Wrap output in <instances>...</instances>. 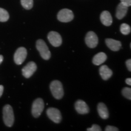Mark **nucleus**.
<instances>
[{"instance_id":"nucleus-1","label":"nucleus","mask_w":131,"mask_h":131,"mask_svg":"<svg viewBox=\"0 0 131 131\" xmlns=\"http://www.w3.org/2000/svg\"><path fill=\"white\" fill-rule=\"evenodd\" d=\"M3 121L6 126L8 127H12L14 123L15 117L14 111L12 106L9 104H6L3 109Z\"/></svg>"},{"instance_id":"nucleus-2","label":"nucleus","mask_w":131,"mask_h":131,"mask_svg":"<svg viewBox=\"0 0 131 131\" xmlns=\"http://www.w3.org/2000/svg\"><path fill=\"white\" fill-rule=\"evenodd\" d=\"M50 89L53 97L60 100L64 95V89L62 83L58 80H54L50 84Z\"/></svg>"},{"instance_id":"nucleus-3","label":"nucleus","mask_w":131,"mask_h":131,"mask_svg":"<svg viewBox=\"0 0 131 131\" xmlns=\"http://www.w3.org/2000/svg\"><path fill=\"white\" fill-rule=\"evenodd\" d=\"M36 47L40 52L41 57L44 60H48L50 59L51 57V53L45 41L42 40H37L36 42Z\"/></svg>"},{"instance_id":"nucleus-4","label":"nucleus","mask_w":131,"mask_h":131,"mask_svg":"<svg viewBox=\"0 0 131 131\" xmlns=\"http://www.w3.org/2000/svg\"><path fill=\"white\" fill-rule=\"evenodd\" d=\"M45 108V103L42 99L40 98H37L34 101L32 106V114L35 118H38L40 116Z\"/></svg>"},{"instance_id":"nucleus-5","label":"nucleus","mask_w":131,"mask_h":131,"mask_svg":"<svg viewBox=\"0 0 131 131\" xmlns=\"http://www.w3.org/2000/svg\"><path fill=\"white\" fill-rule=\"evenodd\" d=\"M74 18L72 11L68 9H62L57 15V18L63 23H68L71 21Z\"/></svg>"},{"instance_id":"nucleus-6","label":"nucleus","mask_w":131,"mask_h":131,"mask_svg":"<svg viewBox=\"0 0 131 131\" xmlns=\"http://www.w3.org/2000/svg\"><path fill=\"white\" fill-rule=\"evenodd\" d=\"M27 52L25 47H19L14 54V61L17 65H21L25 61Z\"/></svg>"},{"instance_id":"nucleus-7","label":"nucleus","mask_w":131,"mask_h":131,"mask_svg":"<svg viewBox=\"0 0 131 131\" xmlns=\"http://www.w3.org/2000/svg\"><path fill=\"white\" fill-rule=\"evenodd\" d=\"M47 115L52 122L55 123H60L62 119L61 114L60 111L57 108L50 107L46 111Z\"/></svg>"},{"instance_id":"nucleus-8","label":"nucleus","mask_w":131,"mask_h":131,"mask_svg":"<svg viewBox=\"0 0 131 131\" xmlns=\"http://www.w3.org/2000/svg\"><path fill=\"white\" fill-rule=\"evenodd\" d=\"M85 42L90 48H95L98 44V38L95 33L92 31H89L86 34Z\"/></svg>"},{"instance_id":"nucleus-9","label":"nucleus","mask_w":131,"mask_h":131,"mask_svg":"<svg viewBox=\"0 0 131 131\" xmlns=\"http://www.w3.org/2000/svg\"><path fill=\"white\" fill-rule=\"evenodd\" d=\"M37 69V66L34 61L29 62L22 69L23 75L26 78H29L32 76Z\"/></svg>"},{"instance_id":"nucleus-10","label":"nucleus","mask_w":131,"mask_h":131,"mask_svg":"<svg viewBox=\"0 0 131 131\" xmlns=\"http://www.w3.org/2000/svg\"><path fill=\"white\" fill-rule=\"evenodd\" d=\"M47 38L49 42L54 47H59L61 45L62 38L58 32L51 31L49 33Z\"/></svg>"},{"instance_id":"nucleus-11","label":"nucleus","mask_w":131,"mask_h":131,"mask_svg":"<svg viewBox=\"0 0 131 131\" xmlns=\"http://www.w3.org/2000/svg\"><path fill=\"white\" fill-rule=\"evenodd\" d=\"M75 108L77 112L80 114H87L90 111L88 104L81 100H78L75 102Z\"/></svg>"},{"instance_id":"nucleus-12","label":"nucleus","mask_w":131,"mask_h":131,"mask_svg":"<svg viewBox=\"0 0 131 131\" xmlns=\"http://www.w3.org/2000/svg\"><path fill=\"white\" fill-rule=\"evenodd\" d=\"M106 44L107 46L112 51H118L122 47V43L119 41L114 39L107 38L106 40Z\"/></svg>"},{"instance_id":"nucleus-13","label":"nucleus","mask_w":131,"mask_h":131,"mask_svg":"<svg viewBox=\"0 0 131 131\" xmlns=\"http://www.w3.org/2000/svg\"><path fill=\"white\" fill-rule=\"evenodd\" d=\"M99 72L102 79L104 80L109 79L113 74L112 70L108 68L107 66L106 65L101 66L99 69Z\"/></svg>"},{"instance_id":"nucleus-14","label":"nucleus","mask_w":131,"mask_h":131,"mask_svg":"<svg viewBox=\"0 0 131 131\" xmlns=\"http://www.w3.org/2000/svg\"><path fill=\"white\" fill-rule=\"evenodd\" d=\"M127 6L120 3L118 5L117 10H116V17L118 19H122L126 15L127 10H128Z\"/></svg>"},{"instance_id":"nucleus-15","label":"nucleus","mask_w":131,"mask_h":131,"mask_svg":"<svg viewBox=\"0 0 131 131\" xmlns=\"http://www.w3.org/2000/svg\"><path fill=\"white\" fill-rule=\"evenodd\" d=\"M100 20L103 25L110 26L112 23V17L111 14L107 10H104L101 14Z\"/></svg>"},{"instance_id":"nucleus-16","label":"nucleus","mask_w":131,"mask_h":131,"mask_svg":"<svg viewBox=\"0 0 131 131\" xmlns=\"http://www.w3.org/2000/svg\"><path fill=\"white\" fill-rule=\"evenodd\" d=\"M97 110L100 117L103 119H107L109 117V111H108L107 106L103 103H98L97 106Z\"/></svg>"},{"instance_id":"nucleus-17","label":"nucleus","mask_w":131,"mask_h":131,"mask_svg":"<svg viewBox=\"0 0 131 131\" xmlns=\"http://www.w3.org/2000/svg\"><path fill=\"white\" fill-rule=\"evenodd\" d=\"M107 60V55L104 52H100L94 57L92 60V63L96 66L102 64Z\"/></svg>"},{"instance_id":"nucleus-18","label":"nucleus","mask_w":131,"mask_h":131,"mask_svg":"<svg viewBox=\"0 0 131 131\" xmlns=\"http://www.w3.org/2000/svg\"><path fill=\"white\" fill-rule=\"evenodd\" d=\"M9 19V14L6 10L0 7V22H6Z\"/></svg>"},{"instance_id":"nucleus-19","label":"nucleus","mask_w":131,"mask_h":131,"mask_svg":"<svg viewBox=\"0 0 131 131\" xmlns=\"http://www.w3.org/2000/svg\"><path fill=\"white\" fill-rule=\"evenodd\" d=\"M21 4L25 9L30 10L34 6L33 0H21Z\"/></svg>"},{"instance_id":"nucleus-20","label":"nucleus","mask_w":131,"mask_h":131,"mask_svg":"<svg viewBox=\"0 0 131 131\" xmlns=\"http://www.w3.org/2000/svg\"><path fill=\"white\" fill-rule=\"evenodd\" d=\"M130 31H131V29H130V26L128 25L127 24L123 23L121 25L120 32L122 34H123V35H129V34L130 33Z\"/></svg>"},{"instance_id":"nucleus-21","label":"nucleus","mask_w":131,"mask_h":131,"mask_svg":"<svg viewBox=\"0 0 131 131\" xmlns=\"http://www.w3.org/2000/svg\"><path fill=\"white\" fill-rule=\"evenodd\" d=\"M122 94L128 100L131 99V89L130 88H124L122 90Z\"/></svg>"},{"instance_id":"nucleus-22","label":"nucleus","mask_w":131,"mask_h":131,"mask_svg":"<svg viewBox=\"0 0 131 131\" xmlns=\"http://www.w3.org/2000/svg\"><path fill=\"white\" fill-rule=\"evenodd\" d=\"M88 131H101V127H100V126L97 125V124H93L91 128L87 129Z\"/></svg>"},{"instance_id":"nucleus-23","label":"nucleus","mask_w":131,"mask_h":131,"mask_svg":"<svg viewBox=\"0 0 131 131\" xmlns=\"http://www.w3.org/2000/svg\"><path fill=\"white\" fill-rule=\"evenodd\" d=\"M106 131H118L119 129L117 127L112 126H107L105 129Z\"/></svg>"},{"instance_id":"nucleus-24","label":"nucleus","mask_w":131,"mask_h":131,"mask_svg":"<svg viewBox=\"0 0 131 131\" xmlns=\"http://www.w3.org/2000/svg\"><path fill=\"white\" fill-rule=\"evenodd\" d=\"M121 3L125 5V6L129 7L131 6V0H120Z\"/></svg>"},{"instance_id":"nucleus-25","label":"nucleus","mask_w":131,"mask_h":131,"mask_svg":"<svg viewBox=\"0 0 131 131\" xmlns=\"http://www.w3.org/2000/svg\"><path fill=\"white\" fill-rule=\"evenodd\" d=\"M126 64L127 69L129 70V72L131 71V60L130 59H129L127 60L126 62Z\"/></svg>"},{"instance_id":"nucleus-26","label":"nucleus","mask_w":131,"mask_h":131,"mask_svg":"<svg viewBox=\"0 0 131 131\" xmlns=\"http://www.w3.org/2000/svg\"><path fill=\"white\" fill-rule=\"evenodd\" d=\"M4 91V86L3 85H0V97H1Z\"/></svg>"},{"instance_id":"nucleus-27","label":"nucleus","mask_w":131,"mask_h":131,"mask_svg":"<svg viewBox=\"0 0 131 131\" xmlns=\"http://www.w3.org/2000/svg\"><path fill=\"white\" fill-rule=\"evenodd\" d=\"M126 83L127 85H129V86H131V78H128L126 80Z\"/></svg>"},{"instance_id":"nucleus-28","label":"nucleus","mask_w":131,"mask_h":131,"mask_svg":"<svg viewBox=\"0 0 131 131\" xmlns=\"http://www.w3.org/2000/svg\"><path fill=\"white\" fill-rule=\"evenodd\" d=\"M3 61V55H0V64L2 63Z\"/></svg>"}]
</instances>
